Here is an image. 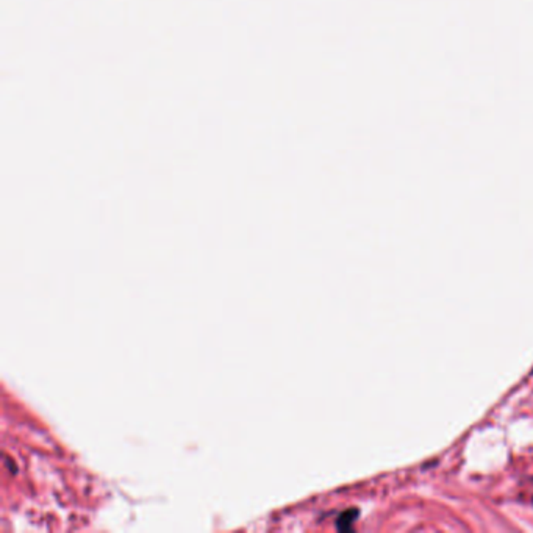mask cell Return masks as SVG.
<instances>
[{
    "label": "cell",
    "mask_w": 533,
    "mask_h": 533,
    "mask_svg": "<svg viewBox=\"0 0 533 533\" xmlns=\"http://www.w3.org/2000/svg\"><path fill=\"white\" fill-rule=\"evenodd\" d=\"M357 514L358 513L355 512V510H349V512H346L338 521L339 529H351V524L353 523V519H355Z\"/></svg>",
    "instance_id": "6da1fadb"
}]
</instances>
